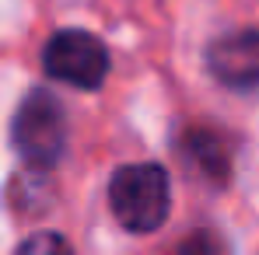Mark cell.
Listing matches in <instances>:
<instances>
[{"mask_svg":"<svg viewBox=\"0 0 259 255\" xmlns=\"http://www.w3.org/2000/svg\"><path fill=\"white\" fill-rule=\"evenodd\" d=\"M109 210L116 217V224L130 234L158 231L172 210L168 171L154 161L116 168V175L109 178Z\"/></svg>","mask_w":259,"mask_h":255,"instance_id":"obj_1","label":"cell"},{"mask_svg":"<svg viewBox=\"0 0 259 255\" xmlns=\"http://www.w3.org/2000/svg\"><path fill=\"white\" fill-rule=\"evenodd\" d=\"M11 143L28 168L49 171L63 158L67 119H63V105L56 101V94H49L42 87L25 94V101L18 105L14 123H11Z\"/></svg>","mask_w":259,"mask_h":255,"instance_id":"obj_2","label":"cell"},{"mask_svg":"<svg viewBox=\"0 0 259 255\" xmlns=\"http://www.w3.org/2000/svg\"><path fill=\"white\" fill-rule=\"evenodd\" d=\"M42 63L53 81L70 84L77 91H95L109 77V49L95 32H84V28L56 32L46 42Z\"/></svg>","mask_w":259,"mask_h":255,"instance_id":"obj_3","label":"cell"},{"mask_svg":"<svg viewBox=\"0 0 259 255\" xmlns=\"http://www.w3.org/2000/svg\"><path fill=\"white\" fill-rule=\"evenodd\" d=\"M207 70L231 91H259V28L228 32L207 45Z\"/></svg>","mask_w":259,"mask_h":255,"instance_id":"obj_4","label":"cell"},{"mask_svg":"<svg viewBox=\"0 0 259 255\" xmlns=\"http://www.w3.org/2000/svg\"><path fill=\"white\" fill-rule=\"evenodd\" d=\"M179 150H182V161L200 178H207L214 185H228V178H231V147L221 133H214L207 126H193L186 129Z\"/></svg>","mask_w":259,"mask_h":255,"instance_id":"obj_5","label":"cell"},{"mask_svg":"<svg viewBox=\"0 0 259 255\" xmlns=\"http://www.w3.org/2000/svg\"><path fill=\"white\" fill-rule=\"evenodd\" d=\"M172 255H231V248H228V241H224L217 231L196 227L193 234H186V238L175 245Z\"/></svg>","mask_w":259,"mask_h":255,"instance_id":"obj_6","label":"cell"},{"mask_svg":"<svg viewBox=\"0 0 259 255\" xmlns=\"http://www.w3.org/2000/svg\"><path fill=\"white\" fill-rule=\"evenodd\" d=\"M14 255H74L70 241L56 231H39V234H28Z\"/></svg>","mask_w":259,"mask_h":255,"instance_id":"obj_7","label":"cell"}]
</instances>
